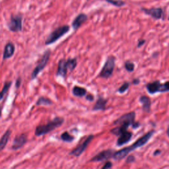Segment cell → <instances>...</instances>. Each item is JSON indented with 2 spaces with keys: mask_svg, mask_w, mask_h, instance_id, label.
Returning a JSON list of instances; mask_svg holds the SVG:
<instances>
[{
  "mask_svg": "<svg viewBox=\"0 0 169 169\" xmlns=\"http://www.w3.org/2000/svg\"><path fill=\"white\" fill-rule=\"evenodd\" d=\"M21 77H19L17 81H16V83H15V87L17 89H18L19 87H20L21 85Z\"/></svg>",
  "mask_w": 169,
  "mask_h": 169,
  "instance_id": "cell-31",
  "label": "cell"
},
{
  "mask_svg": "<svg viewBox=\"0 0 169 169\" xmlns=\"http://www.w3.org/2000/svg\"><path fill=\"white\" fill-rule=\"evenodd\" d=\"M27 142V135L25 134H21L15 136L13 140V144L12 145V149L14 151H17L21 149L22 147Z\"/></svg>",
  "mask_w": 169,
  "mask_h": 169,
  "instance_id": "cell-8",
  "label": "cell"
},
{
  "mask_svg": "<svg viewBox=\"0 0 169 169\" xmlns=\"http://www.w3.org/2000/svg\"><path fill=\"white\" fill-rule=\"evenodd\" d=\"M134 67H135L134 64L132 62H126V63H125V68H126V70L129 72H133V71L134 70Z\"/></svg>",
  "mask_w": 169,
  "mask_h": 169,
  "instance_id": "cell-27",
  "label": "cell"
},
{
  "mask_svg": "<svg viewBox=\"0 0 169 169\" xmlns=\"http://www.w3.org/2000/svg\"><path fill=\"white\" fill-rule=\"evenodd\" d=\"M66 63H67V67L69 71L70 72H72L73 69L77 66V58H68L66 59Z\"/></svg>",
  "mask_w": 169,
  "mask_h": 169,
  "instance_id": "cell-24",
  "label": "cell"
},
{
  "mask_svg": "<svg viewBox=\"0 0 169 169\" xmlns=\"http://www.w3.org/2000/svg\"><path fill=\"white\" fill-rule=\"evenodd\" d=\"M134 161H135V157H134V156L131 155V156H129V157H128V159H127L126 162H134Z\"/></svg>",
  "mask_w": 169,
  "mask_h": 169,
  "instance_id": "cell-32",
  "label": "cell"
},
{
  "mask_svg": "<svg viewBox=\"0 0 169 169\" xmlns=\"http://www.w3.org/2000/svg\"><path fill=\"white\" fill-rule=\"evenodd\" d=\"M112 167V162H110V161H108L105 163V165L103 166L102 167V169H105V168H110L111 167Z\"/></svg>",
  "mask_w": 169,
  "mask_h": 169,
  "instance_id": "cell-29",
  "label": "cell"
},
{
  "mask_svg": "<svg viewBox=\"0 0 169 169\" xmlns=\"http://www.w3.org/2000/svg\"><path fill=\"white\" fill-rule=\"evenodd\" d=\"M159 153H161V151H159V150H157V151H156L155 152V155H157V154H159Z\"/></svg>",
  "mask_w": 169,
  "mask_h": 169,
  "instance_id": "cell-36",
  "label": "cell"
},
{
  "mask_svg": "<svg viewBox=\"0 0 169 169\" xmlns=\"http://www.w3.org/2000/svg\"><path fill=\"white\" fill-rule=\"evenodd\" d=\"M2 108H3V107H2V106L1 105H0V118H1V116H2Z\"/></svg>",
  "mask_w": 169,
  "mask_h": 169,
  "instance_id": "cell-35",
  "label": "cell"
},
{
  "mask_svg": "<svg viewBox=\"0 0 169 169\" xmlns=\"http://www.w3.org/2000/svg\"><path fill=\"white\" fill-rule=\"evenodd\" d=\"M75 136L71 135L68 132H64L60 135V139L63 141V142L66 143H72V141L75 140Z\"/></svg>",
  "mask_w": 169,
  "mask_h": 169,
  "instance_id": "cell-23",
  "label": "cell"
},
{
  "mask_svg": "<svg viewBox=\"0 0 169 169\" xmlns=\"http://www.w3.org/2000/svg\"><path fill=\"white\" fill-rule=\"evenodd\" d=\"M7 26L9 31L12 32H17L21 31L23 29V16L20 14L12 16Z\"/></svg>",
  "mask_w": 169,
  "mask_h": 169,
  "instance_id": "cell-7",
  "label": "cell"
},
{
  "mask_svg": "<svg viewBox=\"0 0 169 169\" xmlns=\"http://www.w3.org/2000/svg\"><path fill=\"white\" fill-rule=\"evenodd\" d=\"M161 83L159 81H156L154 82L147 85V89L150 94H154L159 92V88Z\"/></svg>",
  "mask_w": 169,
  "mask_h": 169,
  "instance_id": "cell-19",
  "label": "cell"
},
{
  "mask_svg": "<svg viewBox=\"0 0 169 169\" xmlns=\"http://www.w3.org/2000/svg\"><path fill=\"white\" fill-rule=\"evenodd\" d=\"M168 20H169V13H168Z\"/></svg>",
  "mask_w": 169,
  "mask_h": 169,
  "instance_id": "cell-38",
  "label": "cell"
},
{
  "mask_svg": "<svg viewBox=\"0 0 169 169\" xmlns=\"http://www.w3.org/2000/svg\"><path fill=\"white\" fill-rule=\"evenodd\" d=\"M145 40H139V43H138V47H140L141 46H142L143 45H144V44H145Z\"/></svg>",
  "mask_w": 169,
  "mask_h": 169,
  "instance_id": "cell-33",
  "label": "cell"
},
{
  "mask_svg": "<svg viewBox=\"0 0 169 169\" xmlns=\"http://www.w3.org/2000/svg\"><path fill=\"white\" fill-rule=\"evenodd\" d=\"M129 83H124V85H122L120 87L118 91L120 93H124V92H126L128 90V89L129 88Z\"/></svg>",
  "mask_w": 169,
  "mask_h": 169,
  "instance_id": "cell-28",
  "label": "cell"
},
{
  "mask_svg": "<svg viewBox=\"0 0 169 169\" xmlns=\"http://www.w3.org/2000/svg\"><path fill=\"white\" fill-rule=\"evenodd\" d=\"M139 101L143 106V110L145 112H149L151 108V100L148 96H142L140 97Z\"/></svg>",
  "mask_w": 169,
  "mask_h": 169,
  "instance_id": "cell-20",
  "label": "cell"
},
{
  "mask_svg": "<svg viewBox=\"0 0 169 169\" xmlns=\"http://www.w3.org/2000/svg\"><path fill=\"white\" fill-rule=\"evenodd\" d=\"M50 54H51V50H50V49H48V50H46L45 52H44L43 55L42 56V57L40 58L39 62H38L35 68L33 71H32V72L31 73V80L35 79L38 77V75H39V73L46 66L49 59H50Z\"/></svg>",
  "mask_w": 169,
  "mask_h": 169,
  "instance_id": "cell-4",
  "label": "cell"
},
{
  "mask_svg": "<svg viewBox=\"0 0 169 169\" xmlns=\"http://www.w3.org/2000/svg\"><path fill=\"white\" fill-rule=\"evenodd\" d=\"M167 135L169 136V126H168V129H167Z\"/></svg>",
  "mask_w": 169,
  "mask_h": 169,
  "instance_id": "cell-37",
  "label": "cell"
},
{
  "mask_svg": "<svg viewBox=\"0 0 169 169\" xmlns=\"http://www.w3.org/2000/svg\"><path fill=\"white\" fill-rule=\"evenodd\" d=\"M12 134V131L10 129L6 130V132L2 135V137L0 139V152L4 149L5 146L7 145L8 141L10 139V136Z\"/></svg>",
  "mask_w": 169,
  "mask_h": 169,
  "instance_id": "cell-17",
  "label": "cell"
},
{
  "mask_svg": "<svg viewBox=\"0 0 169 169\" xmlns=\"http://www.w3.org/2000/svg\"><path fill=\"white\" fill-rule=\"evenodd\" d=\"M135 112H129L128 114H124V115L122 116L120 118H119L118 120L114 122V125H120L122 124H128L129 125H134L135 123L134 120H135Z\"/></svg>",
  "mask_w": 169,
  "mask_h": 169,
  "instance_id": "cell-11",
  "label": "cell"
},
{
  "mask_svg": "<svg viewBox=\"0 0 169 169\" xmlns=\"http://www.w3.org/2000/svg\"><path fill=\"white\" fill-rule=\"evenodd\" d=\"M141 11L155 19H161L163 15V9L161 7H152L150 9L141 8Z\"/></svg>",
  "mask_w": 169,
  "mask_h": 169,
  "instance_id": "cell-10",
  "label": "cell"
},
{
  "mask_svg": "<svg viewBox=\"0 0 169 169\" xmlns=\"http://www.w3.org/2000/svg\"><path fill=\"white\" fill-rule=\"evenodd\" d=\"M15 52V46L12 42H8L4 47V50L3 53V59H9L12 58Z\"/></svg>",
  "mask_w": 169,
  "mask_h": 169,
  "instance_id": "cell-13",
  "label": "cell"
},
{
  "mask_svg": "<svg viewBox=\"0 0 169 169\" xmlns=\"http://www.w3.org/2000/svg\"><path fill=\"white\" fill-rule=\"evenodd\" d=\"M72 94L77 97L85 96L87 94V91L84 87H81L79 86H74L72 89Z\"/></svg>",
  "mask_w": 169,
  "mask_h": 169,
  "instance_id": "cell-18",
  "label": "cell"
},
{
  "mask_svg": "<svg viewBox=\"0 0 169 169\" xmlns=\"http://www.w3.org/2000/svg\"><path fill=\"white\" fill-rule=\"evenodd\" d=\"M53 104L52 100L45 96H40L36 102V106H50Z\"/></svg>",
  "mask_w": 169,
  "mask_h": 169,
  "instance_id": "cell-22",
  "label": "cell"
},
{
  "mask_svg": "<svg viewBox=\"0 0 169 169\" xmlns=\"http://www.w3.org/2000/svg\"><path fill=\"white\" fill-rule=\"evenodd\" d=\"M65 120L62 117H56L54 118L52 120L48 122L46 124L39 125L35 129V134L36 137H40V136L48 134L50 132H52L54 129L62 126L64 123Z\"/></svg>",
  "mask_w": 169,
  "mask_h": 169,
  "instance_id": "cell-2",
  "label": "cell"
},
{
  "mask_svg": "<svg viewBox=\"0 0 169 169\" xmlns=\"http://www.w3.org/2000/svg\"><path fill=\"white\" fill-rule=\"evenodd\" d=\"M135 85H137L138 83H139V79H135L134 81V82H133Z\"/></svg>",
  "mask_w": 169,
  "mask_h": 169,
  "instance_id": "cell-34",
  "label": "cell"
},
{
  "mask_svg": "<svg viewBox=\"0 0 169 169\" xmlns=\"http://www.w3.org/2000/svg\"><path fill=\"white\" fill-rule=\"evenodd\" d=\"M12 83H13V82L12 81H5V82L4 83L3 89H2V91H0V101H1L3 99L4 96L7 93V92L9 91Z\"/></svg>",
  "mask_w": 169,
  "mask_h": 169,
  "instance_id": "cell-21",
  "label": "cell"
},
{
  "mask_svg": "<svg viewBox=\"0 0 169 169\" xmlns=\"http://www.w3.org/2000/svg\"><path fill=\"white\" fill-rule=\"evenodd\" d=\"M154 132H155L154 131L152 130L151 131V132L147 133L143 136H142V137L140 138L138 140L136 141L132 145L129 146L128 147V148L120 149L114 153L112 157L116 160H120V159H123V158L126 157L129 152L135 150V149L139 148H140V147L146 144V143L151 139L152 135H153Z\"/></svg>",
  "mask_w": 169,
  "mask_h": 169,
  "instance_id": "cell-1",
  "label": "cell"
},
{
  "mask_svg": "<svg viewBox=\"0 0 169 169\" xmlns=\"http://www.w3.org/2000/svg\"><path fill=\"white\" fill-rule=\"evenodd\" d=\"M85 98H86V99H87V101H93V100H94V99H95L94 96L92 95H91V94H89V95H86Z\"/></svg>",
  "mask_w": 169,
  "mask_h": 169,
  "instance_id": "cell-30",
  "label": "cell"
},
{
  "mask_svg": "<svg viewBox=\"0 0 169 169\" xmlns=\"http://www.w3.org/2000/svg\"><path fill=\"white\" fill-rule=\"evenodd\" d=\"M114 153V152L112 149L102 151L100 152L99 153L96 155L95 157H92L90 160V162H101L103 161L108 160L112 157H113Z\"/></svg>",
  "mask_w": 169,
  "mask_h": 169,
  "instance_id": "cell-9",
  "label": "cell"
},
{
  "mask_svg": "<svg viewBox=\"0 0 169 169\" xmlns=\"http://www.w3.org/2000/svg\"><path fill=\"white\" fill-rule=\"evenodd\" d=\"M68 67H67V63L66 59H61L58 62V69L56 73L57 77H61L65 78L67 76L68 73Z\"/></svg>",
  "mask_w": 169,
  "mask_h": 169,
  "instance_id": "cell-12",
  "label": "cell"
},
{
  "mask_svg": "<svg viewBox=\"0 0 169 169\" xmlns=\"http://www.w3.org/2000/svg\"><path fill=\"white\" fill-rule=\"evenodd\" d=\"M106 2L117 7H122L126 4L123 0H106Z\"/></svg>",
  "mask_w": 169,
  "mask_h": 169,
  "instance_id": "cell-25",
  "label": "cell"
},
{
  "mask_svg": "<svg viewBox=\"0 0 169 169\" xmlns=\"http://www.w3.org/2000/svg\"><path fill=\"white\" fill-rule=\"evenodd\" d=\"M115 61L116 59L114 56H109L102 67L101 72L99 73V77L104 78V79H108L110 77L115 67Z\"/></svg>",
  "mask_w": 169,
  "mask_h": 169,
  "instance_id": "cell-5",
  "label": "cell"
},
{
  "mask_svg": "<svg viewBox=\"0 0 169 169\" xmlns=\"http://www.w3.org/2000/svg\"><path fill=\"white\" fill-rule=\"evenodd\" d=\"M94 138L93 135H89L87 136L85 139H84L76 147L75 149H73L72 151L69 153L70 155H73L74 157H79L80 155H82L83 153L87 149V147L90 144L91 141Z\"/></svg>",
  "mask_w": 169,
  "mask_h": 169,
  "instance_id": "cell-6",
  "label": "cell"
},
{
  "mask_svg": "<svg viewBox=\"0 0 169 169\" xmlns=\"http://www.w3.org/2000/svg\"><path fill=\"white\" fill-rule=\"evenodd\" d=\"M70 30V27L69 25H63L56 28L47 37L45 40L46 45H50L58 41L60 38L63 36L65 34H67Z\"/></svg>",
  "mask_w": 169,
  "mask_h": 169,
  "instance_id": "cell-3",
  "label": "cell"
},
{
  "mask_svg": "<svg viewBox=\"0 0 169 169\" xmlns=\"http://www.w3.org/2000/svg\"><path fill=\"white\" fill-rule=\"evenodd\" d=\"M108 101L103 98L101 96H99L98 98L97 101H96L95 104L92 108V110L93 111H98V110H105L106 108V105L107 104Z\"/></svg>",
  "mask_w": 169,
  "mask_h": 169,
  "instance_id": "cell-15",
  "label": "cell"
},
{
  "mask_svg": "<svg viewBox=\"0 0 169 169\" xmlns=\"http://www.w3.org/2000/svg\"><path fill=\"white\" fill-rule=\"evenodd\" d=\"M87 19H88V17H87V15L85 13L79 14L72 22L73 29L75 31L77 30L79 27L87 20Z\"/></svg>",
  "mask_w": 169,
  "mask_h": 169,
  "instance_id": "cell-14",
  "label": "cell"
},
{
  "mask_svg": "<svg viewBox=\"0 0 169 169\" xmlns=\"http://www.w3.org/2000/svg\"><path fill=\"white\" fill-rule=\"evenodd\" d=\"M132 136V134L129 132H124L122 134L120 135V137L117 140V145L122 146L124 144H126L127 142L131 139V138Z\"/></svg>",
  "mask_w": 169,
  "mask_h": 169,
  "instance_id": "cell-16",
  "label": "cell"
},
{
  "mask_svg": "<svg viewBox=\"0 0 169 169\" xmlns=\"http://www.w3.org/2000/svg\"><path fill=\"white\" fill-rule=\"evenodd\" d=\"M169 91V81H167L165 83L160 84L159 92H167Z\"/></svg>",
  "mask_w": 169,
  "mask_h": 169,
  "instance_id": "cell-26",
  "label": "cell"
}]
</instances>
